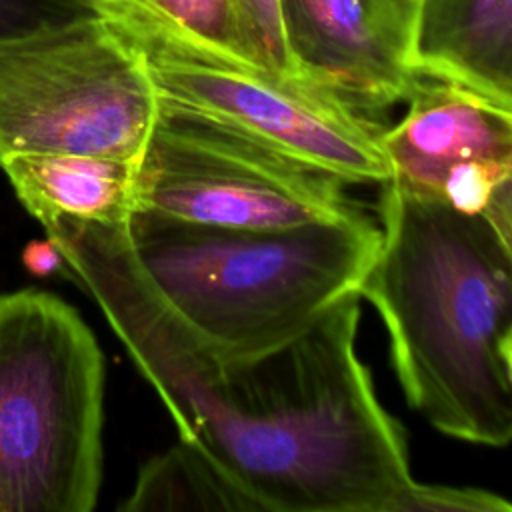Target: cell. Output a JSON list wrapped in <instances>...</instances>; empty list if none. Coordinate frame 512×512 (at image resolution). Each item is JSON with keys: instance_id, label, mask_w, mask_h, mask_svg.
Returning a JSON list of instances; mask_svg holds the SVG:
<instances>
[{"instance_id": "cell-1", "label": "cell", "mask_w": 512, "mask_h": 512, "mask_svg": "<svg viewBox=\"0 0 512 512\" xmlns=\"http://www.w3.org/2000/svg\"><path fill=\"white\" fill-rule=\"evenodd\" d=\"M70 274L198 444L268 512H384L410 476L402 430L356 352L360 294L292 338L222 358L164 304L128 224H44Z\"/></svg>"}, {"instance_id": "cell-2", "label": "cell", "mask_w": 512, "mask_h": 512, "mask_svg": "<svg viewBox=\"0 0 512 512\" xmlns=\"http://www.w3.org/2000/svg\"><path fill=\"white\" fill-rule=\"evenodd\" d=\"M380 246L360 284L406 400L446 436L512 442V256L486 214L382 184Z\"/></svg>"}, {"instance_id": "cell-3", "label": "cell", "mask_w": 512, "mask_h": 512, "mask_svg": "<svg viewBox=\"0 0 512 512\" xmlns=\"http://www.w3.org/2000/svg\"><path fill=\"white\" fill-rule=\"evenodd\" d=\"M128 232L158 296L222 358L272 348L358 292L380 246L362 208L270 230L136 212Z\"/></svg>"}, {"instance_id": "cell-4", "label": "cell", "mask_w": 512, "mask_h": 512, "mask_svg": "<svg viewBox=\"0 0 512 512\" xmlns=\"http://www.w3.org/2000/svg\"><path fill=\"white\" fill-rule=\"evenodd\" d=\"M104 358L64 300L0 294V512H90L102 484Z\"/></svg>"}, {"instance_id": "cell-5", "label": "cell", "mask_w": 512, "mask_h": 512, "mask_svg": "<svg viewBox=\"0 0 512 512\" xmlns=\"http://www.w3.org/2000/svg\"><path fill=\"white\" fill-rule=\"evenodd\" d=\"M158 112L142 54L104 14L0 40V160L66 152L140 164Z\"/></svg>"}, {"instance_id": "cell-6", "label": "cell", "mask_w": 512, "mask_h": 512, "mask_svg": "<svg viewBox=\"0 0 512 512\" xmlns=\"http://www.w3.org/2000/svg\"><path fill=\"white\" fill-rule=\"evenodd\" d=\"M142 54L160 104L232 128L344 184H384L380 126L318 86L108 18Z\"/></svg>"}, {"instance_id": "cell-7", "label": "cell", "mask_w": 512, "mask_h": 512, "mask_svg": "<svg viewBox=\"0 0 512 512\" xmlns=\"http://www.w3.org/2000/svg\"><path fill=\"white\" fill-rule=\"evenodd\" d=\"M338 178L232 128L160 104L136 174V212L222 228H292L360 210Z\"/></svg>"}, {"instance_id": "cell-8", "label": "cell", "mask_w": 512, "mask_h": 512, "mask_svg": "<svg viewBox=\"0 0 512 512\" xmlns=\"http://www.w3.org/2000/svg\"><path fill=\"white\" fill-rule=\"evenodd\" d=\"M408 108L380 130L396 186L468 214H484L512 172V116L478 96L422 78Z\"/></svg>"}, {"instance_id": "cell-9", "label": "cell", "mask_w": 512, "mask_h": 512, "mask_svg": "<svg viewBox=\"0 0 512 512\" xmlns=\"http://www.w3.org/2000/svg\"><path fill=\"white\" fill-rule=\"evenodd\" d=\"M418 0H282L288 50L298 76L374 118L406 102Z\"/></svg>"}, {"instance_id": "cell-10", "label": "cell", "mask_w": 512, "mask_h": 512, "mask_svg": "<svg viewBox=\"0 0 512 512\" xmlns=\"http://www.w3.org/2000/svg\"><path fill=\"white\" fill-rule=\"evenodd\" d=\"M410 60L512 116V0H418Z\"/></svg>"}, {"instance_id": "cell-11", "label": "cell", "mask_w": 512, "mask_h": 512, "mask_svg": "<svg viewBox=\"0 0 512 512\" xmlns=\"http://www.w3.org/2000/svg\"><path fill=\"white\" fill-rule=\"evenodd\" d=\"M22 206L40 222L130 224L138 164L92 154H16L0 160Z\"/></svg>"}, {"instance_id": "cell-12", "label": "cell", "mask_w": 512, "mask_h": 512, "mask_svg": "<svg viewBox=\"0 0 512 512\" xmlns=\"http://www.w3.org/2000/svg\"><path fill=\"white\" fill-rule=\"evenodd\" d=\"M122 510H258L198 444L180 438L148 460Z\"/></svg>"}, {"instance_id": "cell-13", "label": "cell", "mask_w": 512, "mask_h": 512, "mask_svg": "<svg viewBox=\"0 0 512 512\" xmlns=\"http://www.w3.org/2000/svg\"><path fill=\"white\" fill-rule=\"evenodd\" d=\"M112 20L154 28L198 48L250 62L234 0H94ZM254 66V64H252Z\"/></svg>"}, {"instance_id": "cell-14", "label": "cell", "mask_w": 512, "mask_h": 512, "mask_svg": "<svg viewBox=\"0 0 512 512\" xmlns=\"http://www.w3.org/2000/svg\"><path fill=\"white\" fill-rule=\"evenodd\" d=\"M234 8L250 62L274 74L300 78L286 42L282 0H234Z\"/></svg>"}, {"instance_id": "cell-15", "label": "cell", "mask_w": 512, "mask_h": 512, "mask_svg": "<svg viewBox=\"0 0 512 512\" xmlns=\"http://www.w3.org/2000/svg\"><path fill=\"white\" fill-rule=\"evenodd\" d=\"M384 512H512V502L480 488L410 480L390 498Z\"/></svg>"}, {"instance_id": "cell-16", "label": "cell", "mask_w": 512, "mask_h": 512, "mask_svg": "<svg viewBox=\"0 0 512 512\" xmlns=\"http://www.w3.org/2000/svg\"><path fill=\"white\" fill-rule=\"evenodd\" d=\"M100 14L94 0H0V40Z\"/></svg>"}, {"instance_id": "cell-17", "label": "cell", "mask_w": 512, "mask_h": 512, "mask_svg": "<svg viewBox=\"0 0 512 512\" xmlns=\"http://www.w3.org/2000/svg\"><path fill=\"white\" fill-rule=\"evenodd\" d=\"M484 214L502 240H512V172L494 190Z\"/></svg>"}, {"instance_id": "cell-18", "label": "cell", "mask_w": 512, "mask_h": 512, "mask_svg": "<svg viewBox=\"0 0 512 512\" xmlns=\"http://www.w3.org/2000/svg\"><path fill=\"white\" fill-rule=\"evenodd\" d=\"M24 260H26L28 268L36 274H52L54 270L64 268L62 254L58 252V248L54 246V242L50 238L44 244H30Z\"/></svg>"}]
</instances>
